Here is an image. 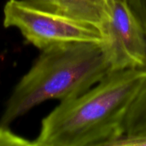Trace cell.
Instances as JSON below:
<instances>
[{
    "instance_id": "1",
    "label": "cell",
    "mask_w": 146,
    "mask_h": 146,
    "mask_svg": "<svg viewBox=\"0 0 146 146\" xmlns=\"http://www.w3.org/2000/svg\"><path fill=\"white\" fill-rule=\"evenodd\" d=\"M146 69L110 72L84 93L61 101L41 122L34 146H109L123 135L127 112Z\"/></svg>"
},
{
    "instance_id": "2",
    "label": "cell",
    "mask_w": 146,
    "mask_h": 146,
    "mask_svg": "<svg viewBox=\"0 0 146 146\" xmlns=\"http://www.w3.org/2000/svg\"><path fill=\"white\" fill-rule=\"evenodd\" d=\"M111 71L104 43L74 42L42 50L15 87L1 116L0 126L8 127L43 102L75 98Z\"/></svg>"
},
{
    "instance_id": "3",
    "label": "cell",
    "mask_w": 146,
    "mask_h": 146,
    "mask_svg": "<svg viewBox=\"0 0 146 146\" xmlns=\"http://www.w3.org/2000/svg\"><path fill=\"white\" fill-rule=\"evenodd\" d=\"M3 26L17 28L39 50L74 43H104L101 28L40 9L25 0H9L3 8Z\"/></svg>"
},
{
    "instance_id": "4",
    "label": "cell",
    "mask_w": 146,
    "mask_h": 146,
    "mask_svg": "<svg viewBox=\"0 0 146 146\" xmlns=\"http://www.w3.org/2000/svg\"><path fill=\"white\" fill-rule=\"evenodd\" d=\"M103 32L113 71L146 69L145 31L127 0H112Z\"/></svg>"
},
{
    "instance_id": "5",
    "label": "cell",
    "mask_w": 146,
    "mask_h": 146,
    "mask_svg": "<svg viewBox=\"0 0 146 146\" xmlns=\"http://www.w3.org/2000/svg\"><path fill=\"white\" fill-rule=\"evenodd\" d=\"M30 3L103 30L110 15L112 0H38Z\"/></svg>"
},
{
    "instance_id": "6",
    "label": "cell",
    "mask_w": 146,
    "mask_h": 146,
    "mask_svg": "<svg viewBox=\"0 0 146 146\" xmlns=\"http://www.w3.org/2000/svg\"><path fill=\"white\" fill-rule=\"evenodd\" d=\"M123 132V134L146 133V80L127 112Z\"/></svg>"
},
{
    "instance_id": "7",
    "label": "cell",
    "mask_w": 146,
    "mask_h": 146,
    "mask_svg": "<svg viewBox=\"0 0 146 146\" xmlns=\"http://www.w3.org/2000/svg\"><path fill=\"white\" fill-rule=\"evenodd\" d=\"M0 146H34L33 141H29L14 133L8 127L0 126Z\"/></svg>"
},
{
    "instance_id": "8",
    "label": "cell",
    "mask_w": 146,
    "mask_h": 146,
    "mask_svg": "<svg viewBox=\"0 0 146 146\" xmlns=\"http://www.w3.org/2000/svg\"><path fill=\"white\" fill-rule=\"evenodd\" d=\"M109 146H146V133L123 134L112 141Z\"/></svg>"
},
{
    "instance_id": "9",
    "label": "cell",
    "mask_w": 146,
    "mask_h": 146,
    "mask_svg": "<svg viewBox=\"0 0 146 146\" xmlns=\"http://www.w3.org/2000/svg\"><path fill=\"white\" fill-rule=\"evenodd\" d=\"M127 2L146 33V0H127Z\"/></svg>"
},
{
    "instance_id": "10",
    "label": "cell",
    "mask_w": 146,
    "mask_h": 146,
    "mask_svg": "<svg viewBox=\"0 0 146 146\" xmlns=\"http://www.w3.org/2000/svg\"><path fill=\"white\" fill-rule=\"evenodd\" d=\"M25 1H27V2H28V3H34V2H36V1H38V0H25Z\"/></svg>"
}]
</instances>
